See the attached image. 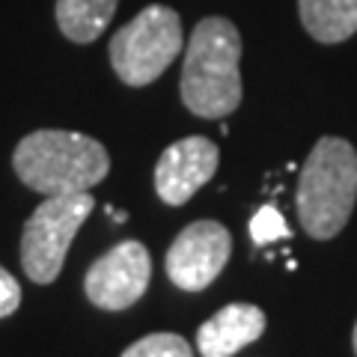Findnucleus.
I'll return each instance as SVG.
<instances>
[{"instance_id": "obj_1", "label": "nucleus", "mask_w": 357, "mask_h": 357, "mask_svg": "<svg viewBox=\"0 0 357 357\" xmlns=\"http://www.w3.org/2000/svg\"><path fill=\"white\" fill-rule=\"evenodd\" d=\"M241 33L229 18H203L191 33L182 66V105L199 119H223L241 105Z\"/></svg>"}, {"instance_id": "obj_2", "label": "nucleus", "mask_w": 357, "mask_h": 357, "mask_svg": "<svg viewBox=\"0 0 357 357\" xmlns=\"http://www.w3.org/2000/svg\"><path fill=\"white\" fill-rule=\"evenodd\" d=\"M15 176L45 197L81 194L110 173V155L96 137L42 128L27 134L13 155Z\"/></svg>"}, {"instance_id": "obj_3", "label": "nucleus", "mask_w": 357, "mask_h": 357, "mask_svg": "<svg viewBox=\"0 0 357 357\" xmlns=\"http://www.w3.org/2000/svg\"><path fill=\"white\" fill-rule=\"evenodd\" d=\"M357 203V152L342 137H319L298 176V220L310 238L340 236Z\"/></svg>"}, {"instance_id": "obj_4", "label": "nucleus", "mask_w": 357, "mask_h": 357, "mask_svg": "<svg viewBox=\"0 0 357 357\" xmlns=\"http://www.w3.org/2000/svg\"><path fill=\"white\" fill-rule=\"evenodd\" d=\"M185 48L182 18L176 9L152 3L119 27L110 39V66L122 84L146 86L167 72Z\"/></svg>"}, {"instance_id": "obj_5", "label": "nucleus", "mask_w": 357, "mask_h": 357, "mask_svg": "<svg viewBox=\"0 0 357 357\" xmlns=\"http://www.w3.org/2000/svg\"><path fill=\"white\" fill-rule=\"evenodd\" d=\"M96 199L89 191L45 197L21 229V265L33 283L48 286L60 277L77 229L93 215Z\"/></svg>"}, {"instance_id": "obj_6", "label": "nucleus", "mask_w": 357, "mask_h": 357, "mask_svg": "<svg viewBox=\"0 0 357 357\" xmlns=\"http://www.w3.org/2000/svg\"><path fill=\"white\" fill-rule=\"evenodd\" d=\"M232 236L218 220H194L176 236L167 250V277L185 292H203L220 277L223 265L229 262Z\"/></svg>"}, {"instance_id": "obj_7", "label": "nucleus", "mask_w": 357, "mask_h": 357, "mask_svg": "<svg viewBox=\"0 0 357 357\" xmlns=\"http://www.w3.org/2000/svg\"><path fill=\"white\" fill-rule=\"evenodd\" d=\"M152 277L149 250L140 241H122L89 265L84 292L98 310H128L146 295Z\"/></svg>"}, {"instance_id": "obj_8", "label": "nucleus", "mask_w": 357, "mask_h": 357, "mask_svg": "<svg viewBox=\"0 0 357 357\" xmlns=\"http://www.w3.org/2000/svg\"><path fill=\"white\" fill-rule=\"evenodd\" d=\"M220 152L208 137H182L170 143L155 164V191L167 206H185L218 173Z\"/></svg>"}, {"instance_id": "obj_9", "label": "nucleus", "mask_w": 357, "mask_h": 357, "mask_svg": "<svg viewBox=\"0 0 357 357\" xmlns=\"http://www.w3.org/2000/svg\"><path fill=\"white\" fill-rule=\"evenodd\" d=\"M265 333V312L253 304H227L197 331L203 357H232Z\"/></svg>"}, {"instance_id": "obj_10", "label": "nucleus", "mask_w": 357, "mask_h": 357, "mask_svg": "<svg viewBox=\"0 0 357 357\" xmlns=\"http://www.w3.org/2000/svg\"><path fill=\"white\" fill-rule=\"evenodd\" d=\"M298 15L321 45H337L357 33V0H298Z\"/></svg>"}, {"instance_id": "obj_11", "label": "nucleus", "mask_w": 357, "mask_h": 357, "mask_svg": "<svg viewBox=\"0 0 357 357\" xmlns=\"http://www.w3.org/2000/svg\"><path fill=\"white\" fill-rule=\"evenodd\" d=\"M119 0H57V27L77 45L96 42L110 24Z\"/></svg>"}, {"instance_id": "obj_12", "label": "nucleus", "mask_w": 357, "mask_h": 357, "mask_svg": "<svg viewBox=\"0 0 357 357\" xmlns=\"http://www.w3.org/2000/svg\"><path fill=\"white\" fill-rule=\"evenodd\" d=\"M122 357H194V351L178 333H149L128 345Z\"/></svg>"}, {"instance_id": "obj_13", "label": "nucleus", "mask_w": 357, "mask_h": 357, "mask_svg": "<svg viewBox=\"0 0 357 357\" xmlns=\"http://www.w3.org/2000/svg\"><path fill=\"white\" fill-rule=\"evenodd\" d=\"M250 238H253V244H271V241L289 238V227H286L280 211L274 206H262L256 211L250 220Z\"/></svg>"}, {"instance_id": "obj_14", "label": "nucleus", "mask_w": 357, "mask_h": 357, "mask_svg": "<svg viewBox=\"0 0 357 357\" xmlns=\"http://www.w3.org/2000/svg\"><path fill=\"white\" fill-rule=\"evenodd\" d=\"M18 307H21V286L15 277L0 265V319L13 316Z\"/></svg>"}, {"instance_id": "obj_15", "label": "nucleus", "mask_w": 357, "mask_h": 357, "mask_svg": "<svg viewBox=\"0 0 357 357\" xmlns=\"http://www.w3.org/2000/svg\"><path fill=\"white\" fill-rule=\"evenodd\" d=\"M351 345H354V354H357V325H354V333H351Z\"/></svg>"}]
</instances>
